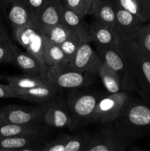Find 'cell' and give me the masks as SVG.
I'll return each instance as SVG.
<instances>
[{"mask_svg":"<svg viewBox=\"0 0 150 151\" xmlns=\"http://www.w3.org/2000/svg\"><path fill=\"white\" fill-rule=\"evenodd\" d=\"M113 123L117 135L125 141L150 136V101L129 97Z\"/></svg>","mask_w":150,"mask_h":151,"instance_id":"1","label":"cell"},{"mask_svg":"<svg viewBox=\"0 0 150 151\" xmlns=\"http://www.w3.org/2000/svg\"><path fill=\"white\" fill-rule=\"evenodd\" d=\"M119 50L141 98L150 101V56L133 40L122 42Z\"/></svg>","mask_w":150,"mask_h":151,"instance_id":"2","label":"cell"},{"mask_svg":"<svg viewBox=\"0 0 150 151\" xmlns=\"http://www.w3.org/2000/svg\"><path fill=\"white\" fill-rule=\"evenodd\" d=\"M96 50L101 61L111 68L119 77L123 91L138 92V88L130 75L127 64L119 47L96 45Z\"/></svg>","mask_w":150,"mask_h":151,"instance_id":"3","label":"cell"},{"mask_svg":"<svg viewBox=\"0 0 150 151\" xmlns=\"http://www.w3.org/2000/svg\"><path fill=\"white\" fill-rule=\"evenodd\" d=\"M13 35L26 52L36 58L43 66L46 67L43 57L46 38L34 22L20 27L13 28Z\"/></svg>","mask_w":150,"mask_h":151,"instance_id":"4","label":"cell"},{"mask_svg":"<svg viewBox=\"0 0 150 151\" xmlns=\"http://www.w3.org/2000/svg\"><path fill=\"white\" fill-rule=\"evenodd\" d=\"M99 96L91 93H71L68 96L66 105L71 115L74 128L90 124Z\"/></svg>","mask_w":150,"mask_h":151,"instance_id":"5","label":"cell"},{"mask_svg":"<svg viewBox=\"0 0 150 151\" xmlns=\"http://www.w3.org/2000/svg\"><path fill=\"white\" fill-rule=\"evenodd\" d=\"M129 97L126 91H122L100 98L90 119V123L113 122L120 114Z\"/></svg>","mask_w":150,"mask_h":151,"instance_id":"6","label":"cell"},{"mask_svg":"<svg viewBox=\"0 0 150 151\" xmlns=\"http://www.w3.org/2000/svg\"><path fill=\"white\" fill-rule=\"evenodd\" d=\"M45 78L57 89L81 88L90 85L92 82L91 74L69 69H47Z\"/></svg>","mask_w":150,"mask_h":151,"instance_id":"7","label":"cell"},{"mask_svg":"<svg viewBox=\"0 0 150 151\" xmlns=\"http://www.w3.org/2000/svg\"><path fill=\"white\" fill-rule=\"evenodd\" d=\"M101 63L102 61L98 53L92 48L89 42L82 41L69 61L66 69L91 75H97Z\"/></svg>","mask_w":150,"mask_h":151,"instance_id":"8","label":"cell"},{"mask_svg":"<svg viewBox=\"0 0 150 151\" xmlns=\"http://www.w3.org/2000/svg\"><path fill=\"white\" fill-rule=\"evenodd\" d=\"M113 4L116 12V23L113 28L115 32L121 43L134 40L144 23L133 13L121 7L114 1Z\"/></svg>","mask_w":150,"mask_h":151,"instance_id":"9","label":"cell"},{"mask_svg":"<svg viewBox=\"0 0 150 151\" xmlns=\"http://www.w3.org/2000/svg\"><path fill=\"white\" fill-rule=\"evenodd\" d=\"M42 107L6 106L0 109V120L15 124L38 123L43 121Z\"/></svg>","mask_w":150,"mask_h":151,"instance_id":"10","label":"cell"},{"mask_svg":"<svg viewBox=\"0 0 150 151\" xmlns=\"http://www.w3.org/2000/svg\"><path fill=\"white\" fill-rule=\"evenodd\" d=\"M128 142L121 139L114 128H102L98 134L91 136L85 151H124Z\"/></svg>","mask_w":150,"mask_h":151,"instance_id":"11","label":"cell"},{"mask_svg":"<svg viewBox=\"0 0 150 151\" xmlns=\"http://www.w3.org/2000/svg\"><path fill=\"white\" fill-rule=\"evenodd\" d=\"M0 6L13 28L33 22L34 16L23 0H0Z\"/></svg>","mask_w":150,"mask_h":151,"instance_id":"12","label":"cell"},{"mask_svg":"<svg viewBox=\"0 0 150 151\" xmlns=\"http://www.w3.org/2000/svg\"><path fill=\"white\" fill-rule=\"evenodd\" d=\"M63 10V5L60 0H49L44 7L34 16V23L44 34L51 27L64 23Z\"/></svg>","mask_w":150,"mask_h":151,"instance_id":"13","label":"cell"},{"mask_svg":"<svg viewBox=\"0 0 150 151\" xmlns=\"http://www.w3.org/2000/svg\"><path fill=\"white\" fill-rule=\"evenodd\" d=\"M44 141L43 133L29 135L0 137V151L41 150L38 146Z\"/></svg>","mask_w":150,"mask_h":151,"instance_id":"14","label":"cell"},{"mask_svg":"<svg viewBox=\"0 0 150 151\" xmlns=\"http://www.w3.org/2000/svg\"><path fill=\"white\" fill-rule=\"evenodd\" d=\"M43 121L45 124L54 128L74 129L73 119L69 108L67 105L63 103H51L45 108Z\"/></svg>","mask_w":150,"mask_h":151,"instance_id":"15","label":"cell"},{"mask_svg":"<svg viewBox=\"0 0 150 151\" xmlns=\"http://www.w3.org/2000/svg\"><path fill=\"white\" fill-rule=\"evenodd\" d=\"M91 41L96 45L110 47H119L121 44L114 29L97 19H94L89 24Z\"/></svg>","mask_w":150,"mask_h":151,"instance_id":"16","label":"cell"},{"mask_svg":"<svg viewBox=\"0 0 150 151\" xmlns=\"http://www.w3.org/2000/svg\"><path fill=\"white\" fill-rule=\"evenodd\" d=\"M11 63H14L27 75H41L45 78L47 68L43 66L36 58L27 52H22L17 47L15 50Z\"/></svg>","mask_w":150,"mask_h":151,"instance_id":"17","label":"cell"},{"mask_svg":"<svg viewBox=\"0 0 150 151\" xmlns=\"http://www.w3.org/2000/svg\"><path fill=\"white\" fill-rule=\"evenodd\" d=\"M16 98L38 103H46L52 101L57 94V88L51 84L38 86L24 90L14 91Z\"/></svg>","mask_w":150,"mask_h":151,"instance_id":"18","label":"cell"},{"mask_svg":"<svg viewBox=\"0 0 150 151\" xmlns=\"http://www.w3.org/2000/svg\"><path fill=\"white\" fill-rule=\"evenodd\" d=\"M84 17L76 14L74 12L63 7V22L74 32L83 42L91 41L89 25L84 21Z\"/></svg>","mask_w":150,"mask_h":151,"instance_id":"19","label":"cell"},{"mask_svg":"<svg viewBox=\"0 0 150 151\" xmlns=\"http://www.w3.org/2000/svg\"><path fill=\"white\" fill-rule=\"evenodd\" d=\"M44 62L47 69H66L69 60L60 45L46 39L44 51Z\"/></svg>","mask_w":150,"mask_h":151,"instance_id":"20","label":"cell"},{"mask_svg":"<svg viewBox=\"0 0 150 151\" xmlns=\"http://www.w3.org/2000/svg\"><path fill=\"white\" fill-rule=\"evenodd\" d=\"M90 14L101 23L114 28L116 23V12L113 1L98 0L92 3Z\"/></svg>","mask_w":150,"mask_h":151,"instance_id":"21","label":"cell"},{"mask_svg":"<svg viewBox=\"0 0 150 151\" xmlns=\"http://www.w3.org/2000/svg\"><path fill=\"white\" fill-rule=\"evenodd\" d=\"M41 122L32 124H15L0 120V137L41 134Z\"/></svg>","mask_w":150,"mask_h":151,"instance_id":"22","label":"cell"},{"mask_svg":"<svg viewBox=\"0 0 150 151\" xmlns=\"http://www.w3.org/2000/svg\"><path fill=\"white\" fill-rule=\"evenodd\" d=\"M136 16L143 23L150 21V0H113Z\"/></svg>","mask_w":150,"mask_h":151,"instance_id":"23","label":"cell"},{"mask_svg":"<svg viewBox=\"0 0 150 151\" xmlns=\"http://www.w3.org/2000/svg\"><path fill=\"white\" fill-rule=\"evenodd\" d=\"M8 86L13 91L24 90L38 86L49 84V82L41 75H26L24 76H13L7 78Z\"/></svg>","mask_w":150,"mask_h":151,"instance_id":"24","label":"cell"},{"mask_svg":"<svg viewBox=\"0 0 150 151\" xmlns=\"http://www.w3.org/2000/svg\"><path fill=\"white\" fill-rule=\"evenodd\" d=\"M97 75L99 76L104 88L110 94H114L123 91L119 77L104 62L101 63Z\"/></svg>","mask_w":150,"mask_h":151,"instance_id":"25","label":"cell"},{"mask_svg":"<svg viewBox=\"0 0 150 151\" xmlns=\"http://www.w3.org/2000/svg\"><path fill=\"white\" fill-rule=\"evenodd\" d=\"M63 151H85L91 136L88 133H79L71 136L68 134L59 136Z\"/></svg>","mask_w":150,"mask_h":151,"instance_id":"26","label":"cell"},{"mask_svg":"<svg viewBox=\"0 0 150 151\" xmlns=\"http://www.w3.org/2000/svg\"><path fill=\"white\" fill-rule=\"evenodd\" d=\"M72 31L65 23L58 24L51 27L44 32L46 38L54 44L60 45L71 35Z\"/></svg>","mask_w":150,"mask_h":151,"instance_id":"27","label":"cell"},{"mask_svg":"<svg viewBox=\"0 0 150 151\" xmlns=\"http://www.w3.org/2000/svg\"><path fill=\"white\" fill-rule=\"evenodd\" d=\"M16 47L7 32L0 36V64L11 63Z\"/></svg>","mask_w":150,"mask_h":151,"instance_id":"28","label":"cell"},{"mask_svg":"<svg viewBox=\"0 0 150 151\" xmlns=\"http://www.w3.org/2000/svg\"><path fill=\"white\" fill-rule=\"evenodd\" d=\"M63 7L82 17L90 14L92 2L90 0H60Z\"/></svg>","mask_w":150,"mask_h":151,"instance_id":"29","label":"cell"},{"mask_svg":"<svg viewBox=\"0 0 150 151\" xmlns=\"http://www.w3.org/2000/svg\"><path fill=\"white\" fill-rule=\"evenodd\" d=\"M133 41L138 44L144 52L150 56V21L144 24Z\"/></svg>","mask_w":150,"mask_h":151,"instance_id":"30","label":"cell"},{"mask_svg":"<svg viewBox=\"0 0 150 151\" xmlns=\"http://www.w3.org/2000/svg\"><path fill=\"white\" fill-rule=\"evenodd\" d=\"M82 42V40L74 32H71V33L68 37L67 39L63 41L60 45L69 61L71 60L74 55L75 54Z\"/></svg>","mask_w":150,"mask_h":151,"instance_id":"31","label":"cell"},{"mask_svg":"<svg viewBox=\"0 0 150 151\" xmlns=\"http://www.w3.org/2000/svg\"><path fill=\"white\" fill-rule=\"evenodd\" d=\"M23 1L35 16V14L38 13L48 2L49 0H23Z\"/></svg>","mask_w":150,"mask_h":151,"instance_id":"32","label":"cell"},{"mask_svg":"<svg viewBox=\"0 0 150 151\" xmlns=\"http://www.w3.org/2000/svg\"><path fill=\"white\" fill-rule=\"evenodd\" d=\"M4 98H16V95L8 84L0 83V99Z\"/></svg>","mask_w":150,"mask_h":151,"instance_id":"33","label":"cell"},{"mask_svg":"<svg viewBox=\"0 0 150 151\" xmlns=\"http://www.w3.org/2000/svg\"><path fill=\"white\" fill-rule=\"evenodd\" d=\"M5 32H6L5 29H4V27H3L2 24H1V20H0V36H1V35H3L4 33H5Z\"/></svg>","mask_w":150,"mask_h":151,"instance_id":"34","label":"cell"},{"mask_svg":"<svg viewBox=\"0 0 150 151\" xmlns=\"http://www.w3.org/2000/svg\"><path fill=\"white\" fill-rule=\"evenodd\" d=\"M90 1H91V2H94V1H98V0H90Z\"/></svg>","mask_w":150,"mask_h":151,"instance_id":"35","label":"cell"}]
</instances>
